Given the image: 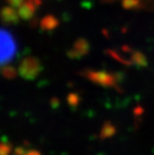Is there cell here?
Returning a JSON list of instances; mask_svg holds the SVG:
<instances>
[{
	"label": "cell",
	"mask_w": 154,
	"mask_h": 155,
	"mask_svg": "<svg viewBox=\"0 0 154 155\" xmlns=\"http://www.w3.org/2000/svg\"><path fill=\"white\" fill-rule=\"evenodd\" d=\"M24 155H41V153L36 150H28L27 152H25Z\"/></svg>",
	"instance_id": "11"
},
{
	"label": "cell",
	"mask_w": 154,
	"mask_h": 155,
	"mask_svg": "<svg viewBox=\"0 0 154 155\" xmlns=\"http://www.w3.org/2000/svg\"><path fill=\"white\" fill-rule=\"evenodd\" d=\"M11 150V144L6 142H0V155H10Z\"/></svg>",
	"instance_id": "8"
},
{
	"label": "cell",
	"mask_w": 154,
	"mask_h": 155,
	"mask_svg": "<svg viewBox=\"0 0 154 155\" xmlns=\"http://www.w3.org/2000/svg\"><path fill=\"white\" fill-rule=\"evenodd\" d=\"M7 1L13 8H20L24 3V0H7Z\"/></svg>",
	"instance_id": "10"
},
{
	"label": "cell",
	"mask_w": 154,
	"mask_h": 155,
	"mask_svg": "<svg viewBox=\"0 0 154 155\" xmlns=\"http://www.w3.org/2000/svg\"><path fill=\"white\" fill-rule=\"evenodd\" d=\"M86 76L92 82L99 84L105 87H113L120 89L117 86V81L113 74H109L105 72H88Z\"/></svg>",
	"instance_id": "3"
},
{
	"label": "cell",
	"mask_w": 154,
	"mask_h": 155,
	"mask_svg": "<svg viewBox=\"0 0 154 155\" xmlns=\"http://www.w3.org/2000/svg\"><path fill=\"white\" fill-rule=\"evenodd\" d=\"M16 52L17 44L15 39L7 30L0 28V67L11 61Z\"/></svg>",
	"instance_id": "1"
},
{
	"label": "cell",
	"mask_w": 154,
	"mask_h": 155,
	"mask_svg": "<svg viewBox=\"0 0 154 155\" xmlns=\"http://www.w3.org/2000/svg\"><path fill=\"white\" fill-rule=\"evenodd\" d=\"M79 101H80V97L74 94V93H72L70 94L69 97H68V102L71 106H76L79 104Z\"/></svg>",
	"instance_id": "9"
},
{
	"label": "cell",
	"mask_w": 154,
	"mask_h": 155,
	"mask_svg": "<svg viewBox=\"0 0 154 155\" xmlns=\"http://www.w3.org/2000/svg\"><path fill=\"white\" fill-rule=\"evenodd\" d=\"M14 155H16V154H14Z\"/></svg>",
	"instance_id": "13"
},
{
	"label": "cell",
	"mask_w": 154,
	"mask_h": 155,
	"mask_svg": "<svg viewBox=\"0 0 154 155\" xmlns=\"http://www.w3.org/2000/svg\"><path fill=\"white\" fill-rule=\"evenodd\" d=\"M41 71L40 61L34 57H28L21 61L18 72L20 75L26 80L34 79Z\"/></svg>",
	"instance_id": "2"
},
{
	"label": "cell",
	"mask_w": 154,
	"mask_h": 155,
	"mask_svg": "<svg viewBox=\"0 0 154 155\" xmlns=\"http://www.w3.org/2000/svg\"><path fill=\"white\" fill-rule=\"evenodd\" d=\"M115 133H116L115 126L110 122H106L101 127V130L100 133V137L101 139H107V138L113 137L115 135Z\"/></svg>",
	"instance_id": "6"
},
{
	"label": "cell",
	"mask_w": 154,
	"mask_h": 155,
	"mask_svg": "<svg viewBox=\"0 0 154 155\" xmlns=\"http://www.w3.org/2000/svg\"><path fill=\"white\" fill-rule=\"evenodd\" d=\"M138 1H140V0H123V2H124V3H127V4L133 3V4H135V5H136V3L138 2Z\"/></svg>",
	"instance_id": "12"
},
{
	"label": "cell",
	"mask_w": 154,
	"mask_h": 155,
	"mask_svg": "<svg viewBox=\"0 0 154 155\" xmlns=\"http://www.w3.org/2000/svg\"><path fill=\"white\" fill-rule=\"evenodd\" d=\"M35 7L36 6H34L33 3L24 0V3L19 8V10H18L20 17L23 20H28L32 18V16L34 15V12L35 10Z\"/></svg>",
	"instance_id": "5"
},
{
	"label": "cell",
	"mask_w": 154,
	"mask_h": 155,
	"mask_svg": "<svg viewBox=\"0 0 154 155\" xmlns=\"http://www.w3.org/2000/svg\"><path fill=\"white\" fill-rule=\"evenodd\" d=\"M2 75L7 78V79H13L17 76V70L15 68H13L11 66H8L2 69V72H1Z\"/></svg>",
	"instance_id": "7"
},
{
	"label": "cell",
	"mask_w": 154,
	"mask_h": 155,
	"mask_svg": "<svg viewBox=\"0 0 154 155\" xmlns=\"http://www.w3.org/2000/svg\"><path fill=\"white\" fill-rule=\"evenodd\" d=\"M19 17V12L13 7H5L0 10V19L6 24H17Z\"/></svg>",
	"instance_id": "4"
}]
</instances>
